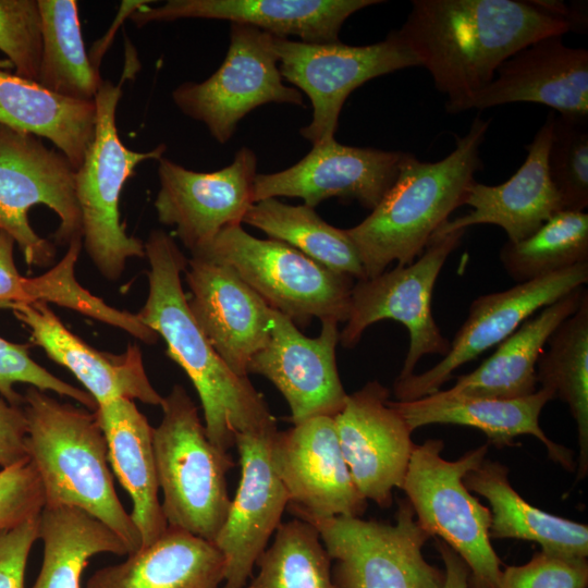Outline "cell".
I'll use <instances>...</instances> for the list:
<instances>
[{
	"instance_id": "6da1fadb",
	"label": "cell",
	"mask_w": 588,
	"mask_h": 588,
	"mask_svg": "<svg viewBox=\"0 0 588 588\" xmlns=\"http://www.w3.org/2000/svg\"><path fill=\"white\" fill-rule=\"evenodd\" d=\"M397 30L448 96L446 111L457 113L510 57L571 29L530 1L414 0Z\"/></svg>"
},
{
	"instance_id": "7a4b0ae2",
	"label": "cell",
	"mask_w": 588,
	"mask_h": 588,
	"mask_svg": "<svg viewBox=\"0 0 588 588\" xmlns=\"http://www.w3.org/2000/svg\"><path fill=\"white\" fill-rule=\"evenodd\" d=\"M144 245L149 264L148 296L136 315L163 339L167 355L192 381L211 443L229 452L237 433L277 430V419L264 395L248 377L230 369L192 315L181 280L187 259L174 238L156 229Z\"/></svg>"
},
{
	"instance_id": "3957f363",
	"label": "cell",
	"mask_w": 588,
	"mask_h": 588,
	"mask_svg": "<svg viewBox=\"0 0 588 588\" xmlns=\"http://www.w3.org/2000/svg\"><path fill=\"white\" fill-rule=\"evenodd\" d=\"M490 121L479 115L456 146L436 162L404 152L400 172L371 213L345 230L359 255L366 279L396 261L406 266L418 258L436 231L463 205L476 171L479 149Z\"/></svg>"
},
{
	"instance_id": "277c9868",
	"label": "cell",
	"mask_w": 588,
	"mask_h": 588,
	"mask_svg": "<svg viewBox=\"0 0 588 588\" xmlns=\"http://www.w3.org/2000/svg\"><path fill=\"white\" fill-rule=\"evenodd\" d=\"M22 406L27 454L39 475L45 505L78 507L111 528L128 554L139 550L142 537L114 490L107 441L95 411L62 403L30 385Z\"/></svg>"
},
{
	"instance_id": "5b68a950",
	"label": "cell",
	"mask_w": 588,
	"mask_h": 588,
	"mask_svg": "<svg viewBox=\"0 0 588 588\" xmlns=\"http://www.w3.org/2000/svg\"><path fill=\"white\" fill-rule=\"evenodd\" d=\"M160 406L152 446L168 527L213 542L231 505L226 474L235 463L211 443L182 385L175 384Z\"/></svg>"
},
{
	"instance_id": "8992f818",
	"label": "cell",
	"mask_w": 588,
	"mask_h": 588,
	"mask_svg": "<svg viewBox=\"0 0 588 588\" xmlns=\"http://www.w3.org/2000/svg\"><path fill=\"white\" fill-rule=\"evenodd\" d=\"M122 79H102L95 97L97 117L94 137L75 171V193L82 219V246L108 280H118L131 258H145L144 242L125 231L120 219V196L138 164L163 157L166 145L135 151L122 143L117 128V109Z\"/></svg>"
},
{
	"instance_id": "52a82bcc",
	"label": "cell",
	"mask_w": 588,
	"mask_h": 588,
	"mask_svg": "<svg viewBox=\"0 0 588 588\" xmlns=\"http://www.w3.org/2000/svg\"><path fill=\"white\" fill-rule=\"evenodd\" d=\"M192 257L229 266L271 308L306 327L313 318L346 322L354 279L336 273L294 247L258 238L241 224L221 230Z\"/></svg>"
},
{
	"instance_id": "ba28073f",
	"label": "cell",
	"mask_w": 588,
	"mask_h": 588,
	"mask_svg": "<svg viewBox=\"0 0 588 588\" xmlns=\"http://www.w3.org/2000/svg\"><path fill=\"white\" fill-rule=\"evenodd\" d=\"M488 446L483 444L456 461H449L441 456L442 440L429 439L416 444L401 488L418 524L466 563L468 588H500L502 574L489 536L490 509L464 483L465 475L486 460Z\"/></svg>"
},
{
	"instance_id": "9c48e42d",
	"label": "cell",
	"mask_w": 588,
	"mask_h": 588,
	"mask_svg": "<svg viewBox=\"0 0 588 588\" xmlns=\"http://www.w3.org/2000/svg\"><path fill=\"white\" fill-rule=\"evenodd\" d=\"M44 205L59 218L56 243L82 240L75 169L41 138L0 124V231L17 245L28 267L50 266L54 245L32 228L29 209Z\"/></svg>"
},
{
	"instance_id": "30bf717a",
	"label": "cell",
	"mask_w": 588,
	"mask_h": 588,
	"mask_svg": "<svg viewBox=\"0 0 588 588\" xmlns=\"http://www.w3.org/2000/svg\"><path fill=\"white\" fill-rule=\"evenodd\" d=\"M302 519L318 529L335 562L339 588H442L444 573L422 555L431 536L407 500L400 502L394 524L351 516Z\"/></svg>"
},
{
	"instance_id": "8fae6325",
	"label": "cell",
	"mask_w": 588,
	"mask_h": 588,
	"mask_svg": "<svg viewBox=\"0 0 588 588\" xmlns=\"http://www.w3.org/2000/svg\"><path fill=\"white\" fill-rule=\"evenodd\" d=\"M273 44L282 78L311 102V122L299 133L313 146L334 138L343 103L354 89L375 77L420 66L399 30L367 46L308 44L278 36Z\"/></svg>"
},
{
	"instance_id": "7c38bea8",
	"label": "cell",
	"mask_w": 588,
	"mask_h": 588,
	"mask_svg": "<svg viewBox=\"0 0 588 588\" xmlns=\"http://www.w3.org/2000/svg\"><path fill=\"white\" fill-rule=\"evenodd\" d=\"M466 230L437 234L422 254L406 266L358 280L351 292L350 314L340 332L343 347L357 345L365 330L381 320L401 322L408 331L409 346L396 379L412 373L425 355L445 356L450 341L439 330L431 311L436 281L448 257L461 244Z\"/></svg>"
},
{
	"instance_id": "4fadbf2b",
	"label": "cell",
	"mask_w": 588,
	"mask_h": 588,
	"mask_svg": "<svg viewBox=\"0 0 588 588\" xmlns=\"http://www.w3.org/2000/svg\"><path fill=\"white\" fill-rule=\"evenodd\" d=\"M273 37L231 23L229 49L219 69L203 82H184L172 91L175 106L204 123L219 144H226L238 122L259 106L304 105L302 94L282 82Z\"/></svg>"
},
{
	"instance_id": "5bb4252c",
	"label": "cell",
	"mask_w": 588,
	"mask_h": 588,
	"mask_svg": "<svg viewBox=\"0 0 588 588\" xmlns=\"http://www.w3.org/2000/svg\"><path fill=\"white\" fill-rule=\"evenodd\" d=\"M588 282V262L517 283L509 290L480 295L452 342L450 351L432 368L396 379V401L406 402L436 393L461 366L499 345L536 311Z\"/></svg>"
},
{
	"instance_id": "9a60e30c",
	"label": "cell",
	"mask_w": 588,
	"mask_h": 588,
	"mask_svg": "<svg viewBox=\"0 0 588 588\" xmlns=\"http://www.w3.org/2000/svg\"><path fill=\"white\" fill-rule=\"evenodd\" d=\"M257 175L255 152L242 147L220 170L197 172L168 159L158 160L159 191L154 206L159 222L173 226L176 237L192 253L221 230L243 222L254 204Z\"/></svg>"
},
{
	"instance_id": "2e32d148",
	"label": "cell",
	"mask_w": 588,
	"mask_h": 588,
	"mask_svg": "<svg viewBox=\"0 0 588 588\" xmlns=\"http://www.w3.org/2000/svg\"><path fill=\"white\" fill-rule=\"evenodd\" d=\"M270 452L295 517H360L365 512L367 500L352 479L333 417L317 416L277 430Z\"/></svg>"
},
{
	"instance_id": "e0dca14e",
	"label": "cell",
	"mask_w": 588,
	"mask_h": 588,
	"mask_svg": "<svg viewBox=\"0 0 588 588\" xmlns=\"http://www.w3.org/2000/svg\"><path fill=\"white\" fill-rule=\"evenodd\" d=\"M338 324L321 320L318 336L308 338L272 308L270 339L250 359L247 373L264 376L281 392L293 425L317 416L334 417L346 402L335 359Z\"/></svg>"
},
{
	"instance_id": "ac0fdd59",
	"label": "cell",
	"mask_w": 588,
	"mask_h": 588,
	"mask_svg": "<svg viewBox=\"0 0 588 588\" xmlns=\"http://www.w3.org/2000/svg\"><path fill=\"white\" fill-rule=\"evenodd\" d=\"M389 390L377 380L347 395L333 417L342 454L352 479L366 499L380 507L392 503L402 488L416 444L412 430L389 401Z\"/></svg>"
},
{
	"instance_id": "d6986e66",
	"label": "cell",
	"mask_w": 588,
	"mask_h": 588,
	"mask_svg": "<svg viewBox=\"0 0 588 588\" xmlns=\"http://www.w3.org/2000/svg\"><path fill=\"white\" fill-rule=\"evenodd\" d=\"M403 157L402 151L347 146L333 138L313 146L303 159L287 169L257 173L253 200L296 197L315 208L335 197L356 200L372 210L396 180Z\"/></svg>"
},
{
	"instance_id": "ffe728a7",
	"label": "cell",
	"mask_w": 588,
	"mask_h": 588,
	"mask_svg": "<svg viewBox=\"0 0 588 588\" xmlns=\"http://www.w3.org/2000/svg\"><path fill=\"white\" fill-rule=\"evenodd\" d=\"M277 430L235 437L241 477L225 520L213 540L225 559L223 588H244L287 509L289 495L270 452Z\"/></svg>"
},
{
	"instance_id": "44dd1931",
	"label": "cell",
	"mask_w": 588,
	"mask_h": 588,
	"mask_svg": "<svg viewBox=\"0 0 588 588\" xmlns=\"http://www.w3.org/2000/svg\"><path fill=\"white\" fill-rule=\"evenodd\" d=\"M184 272L199 328L230 369L247 377L250 359L270 339L272 308L229 266L191 257Z\"/></svg>"
},
{
	"instance_id": "7402d4cb",
	"label": "cell",
	"mask_w": 588,
	"mask_h": 588,
	"mask_svg": "<svg viewBox=\"0 0 588 588\" xmlns=\"http://www.w3.org/2000/svg\"><path fill=\"white\" fill-rule=\"evenodd\" d=\"M380 0H169L145 4L130 19L137 27L179 19L225 20L278 37L295 36L308 44L339 42L344 22Z\"/></svg>"
},
{
	"instance_id": "603a6c76",
	"label": "cell",
	"mask_w": 588,
	"mask_h": 588,
	"mask_svg": "<svg viewBox=\"0 0 588 588\" xmlns=\"http://www.w3.org/2000/svg\"><path fill=\"white\" fill-rule=\"evenodd\" d=\"M11 310L30 342L70 370L97 405L123 397L160 406L163 396L150 383L136 344L120 354L98 351L71 332L46 303L16 304Z\"/></svg>"
},
{
	"instance_id": "cb8c5ba5",
	"label": "cell",
	"mask_w": 588,
	"mask_h": 588,
	"mask_svg": "<svg viewBox=\"0 0 588 588\" xmlns=\"http://www.w3.org/2000/svg\"><path fill=\"white\" fill-rule=\"evenodd\" d=\"M510 102H536L561 115L587 118L588 51L565 46L562 36L542 38L505 60L465 110Z\"/></svg>"
},
{
	"instance_id": "d4e9b609",
	"label": "cell",
	"mask_w": 588,
	"mask_h": 588,
	"mask_svg": "<svg viewBox=\"0 0 588 588\" xmlns=\"http://www.w3.org/2000/svg\"><path fill=\"white\" fill-rule=\"evenodd\" d=\"M554 118V112H549L531 143L525 147L527 157L515 174L494 186L474 181L463 203L473 210L448 220L436 233L446 234L476 224H494L505 231L509 242L515 243L530 236L561 211V200L548 169Z\"/></svg>"
},
{
	"instance_id": "484cf974",
	"label": "cell",
	"mask_w": 588,
	"mask_h": 588,
	"mask_svg": "<svg viewBox=\"0 0 588 588\" xmlns=\"http://www.w3.org/2000/svg\"><path fill=\"white\" fill-rule=\"evenodd\" d=\"M554 397L546 388L511 400L453 396L439 390L418 400L389 403L412 431L432 424L467 426L482 431L498 446L511 445L522 434L534 436L546 445L550 458L571 470L572 452L551 441L539 424L542 408Z\"/></svg>"
},
{
	"instance_id": "4316f807",
	"label": "cell",
	"mask_w": 588,
	"mask_h": 588,
	"mask_svg": "<svg viewBox=\"0 0 588 588\" xmlns=\"http://www.w3.org/2000/svg\"><path fill=\"white\" fill-rule=\"evenodd\" d=\"M95 414L107 441L110 467L132 499L130 515L140 534L142 547L149 546L168 528L158 499L152 427L128 399L98 404Z\"/></svg>"
},
{
	"instance_id": "83f0119b",
	"label": "cell",
	"mask_w": 588,
	"mask_h": 588,
	"mask_svg": "<svg viewBox=\"0 0 588 588\" xmlns=\"http://www.w3.org/2000/svg\"><path fill=\"white\" fill-rule=\"evenodd\" d=\"M225 559L213 542L168 527L151 544L97 569L85 588H218Z\"/></svg>"
},
{
	"instance_id": "f1b7e54d",
	"label": "cell",
	"mask_w": 588,
	"mask_h": 588,
	"mask_svg": "<svg viewBox=\"0 0 588 588\" xmlns=\"http://www.w3.org/2000/svg\"><path fill=\"white\" fill-rule=\"evenodd\" d=\"M587 290L572 291L525 320L495 352L443 392L453 396L511 400L536 391V365L556 327L574 314Z\"/></svg>"
},
{
	"instance_id": "f546056e",
	"label": "cell",
	"mask_w": 588,
	"mask_h": 588,
	"mask_svg": "<svg viewBox=\"0 0 588 588\" xmlns=\"http://www.w3.org/2000/svg\"><path fill=\"white\" fill-rule=\"evenodd\" d=\"M96 117L95 100L68 98L0 69V124L48 139L75 171L94 137Z\"/></svg>"
},
{
	"instance_id": "4dcf8cb0",
	"label": "cell",
	"mask_w": 588,
	"mask_h": 588,
	"mask_svg": "<svg viewBox=\"0 0 588 588\" xmlns=\"http://www.w3.org/2000/svg\"><path fill=\"white\" fill-rule=\"evenodd\" d=\"M507 474L509 469L501 463L483 460L464 477L466 488L490 504V538L534 541L541 551L553 555L587 559V525L531 505L514 490Z\"/></svg>"
},
{
	"instance_id": "1f68e13d",
	"label": "cell",
	"mask_w": 588,
	"mask_h": 588,
	"mask_svg": "<svg viewBox=\"0 0 588 588\" xmlns=\"http://www.w3.org/2000/svg\"><path fill=\"white\" fill-rule=\"evenodd\" d=\"M44 543L41 568L32 588H81L88 561L99 553L127 555L122 539L87 512L69 505H45L38 516Z\"/></svg>"
},
{
	"instance_id": "d6a6232c",
	"label": "cell",
	"mask_w": 588,
	"mask_h": 588,
	"mask_svg": "<svg viewBox=\"0 0 588 588\" xmlns=\"http://www.w3.org/2000/svg\"><path fill=\"white\" fill-rule=\"evenodd\" d=\"M243 222L336 273L357 281L366 279L357 249L346 231L326 222L309 206H293L267 198L254 203Z\"/></svg>"
},
{
	"instance_id": "836d02e7",
	"label": "cell",
	"mask_w": 588,
	"mask_h": 588,
	"mask_svg": "<svg viewBox=\"0 0 588 588\" xmlns=\"http://www.w3.org/2000/svg\"><path fill=\"white\" fill-rule=\"evenodd\" d=\"M537 365V382L568 405L579 442L578 478L588 470V293L578 309L549 336Z\"/></svg>"
},
{
	"instance_id": "e575fe53",
	"label": "cell",
	"mask_w": 588,
	"mask_h": 588,
	"mask_svg": "<svg viewBox=\"0 0 588 588\" xmlns=\"http://www.w3.org/2000/svg\"><path fill=\"white\" fill-rule=\"evenodd\" d=\"M41 59L37 83L77 100L94 101L102 81L86 52L75 0H37Z\"/></svg>"
},
{
	"instance_id": "d590c367",
	"label": "cell",
	"mask_w": 588,
	"mask_h": 588,
	"mask_svg": "<svg viewBox=\"0 0 588 588\" xmlns=\"http://www.w3.org/2000/svg\"><path fill=\"white\" fill-rule=\"evenodd\" d=\"M318 529L295 517L281 523L244 588H339Z\"/></svg>"
},
{
	"instance_id": "8d00e7d4",
	"label": "cell",
	"mask_w": 588,
	"mask_h": 588,
	"mask_svg": "<svg viewBox=\"0 0 588 588\" xmlns=\"http://www.w3.org/2000/svg\"><path fill=\"white\" fill-rule=\"evenodd\" d=\"M500 260L517 283L588 262V215L556 212L527 238L507 241L500 250Z\"/></svg>"
},
{
	"instance_id": "74e56055",
	"label": "cell",
	"mask_w": 588,
	"mask_h": 588,
	"mask_svg": "<svg viewBox=\"0 0 588 588\" xmlns=\"http://www.w3.org/2000/svg\"><path fill=\"white\" fill-rule=\"evenodd\" d=\"M548 169L562 210L584 211L588 206L587 118H554Z\"/></svg>"
},
{
	"instance_id": "f35d334b",
	"label": "cell",
	"mask_w": 588,
	"mask_h": 588,
	"mask_svg": "<svg viewBox=\"0 0 588 588\" xmlns=\"http://www.w3.org/2000/svg\"><path fill=\"white\" fill-rule=\"evenodd\" d=\"M0 51L15 74L37 82L41 59V17L37 0H0Z\"/></svg>"
},
{
	"instance_id": "ab89813d",
	"label": "cell",
	"mask_w": 588,
	"mask_h": 588,
	"mask_svg": "<svg viewBox=\"0 0 588 588\" xmlns=\"http://www.w3.org/2000/svg\"><path fill=\"white\" fill-rule=\"evenodd\" d=\"M16 383H26L42 391H52L70 397L88 409L97 403L85 391L56 377L37 364L29 355V346L10 342L0 336V395L12 405L22 406L23 395L14 389Z\"/></svg>"
},
{
	"instance_id": "60d3db41",
	"label": "cell",
	"mask_w": 588,
	"mask_h": 588,
	"mask_svg": "<svg viewBox=\"0 0 588 588\" xmlns=\"http://www.w3.org/2000/svg\"><path fill=\"white\" fill-rule=\"evenodd\" d=\"M587 559H567L543 551L502 571L500 588H587Z\"/></svg>"
},
{
	"instance_id": "b9f144b4",
	"label": "cell",
	"mask_w": 588,
	"mask_h": 588,
	"mask_svg": "<svg viewBox=\"0 0 588 588\" xmlns=\"http://www.w3.org/2000/svg\"><path fill=\"white\" fill-rule=\"evenodd\" d=\"M44 506V488L29 457L0 470V531L38 516Z\"/></svg>"
},
{
	"instance_id": "7bdbcfd3",
	"label": "cell",
	"mask_w": 588,
	"mask_h": 588,
	"mask_svg": "<svg viewBox=\"0 0 588 588\" xmlns=\"http://www.w3.org/2000/svg\"><path fill=\"white\" fill-rule=\"evenodd\" d=\"M38 516L0 531V588H25L28 555L38 539Z\"/></svg>"
},
{
	"instance_id": "ee69618b",
	"label": "cell",
	"mask_w": 588,
	"mask_h": 588,
	"mask_svg": "<svg viewBox=\"0 0 588 588\" xmlns=\"http://www.w3.org/2000/svg\"><path fill=\"white\" fill-rule=\"evenodd\" d=\"M27 424L23 406L12 405L0 397V466L15 465L28 458Z\"/></svg>"
},
{
	"instance_id": "f6af8a7d",
	"label": "cell",
	"mask_w": 588,
	"mask_h": 588,
	"mask_svg": "<svg viewBox=\"0 0 588 588\" xmlns=\"http://www.w3.org/2000/svg\"><path fill=\"white\" fill-rule=\"evenodd\" d=\"M14 240L0 231V309H11L14 305L16 283L20 272L14 260Z\"/></svg>"
},
{
	"instance_id": "bcb514c9",
	"label": "cell",
	"mask_w": 588,
	"mask_h": 588,
	"mask_svg": "<svg viewBox=\"0 0 588 588\" xmlns=\"http://www.w3.org/2000/svg\"><path fill=\"white\" fill-rule=\"evenodd\" d=\"M437 547L445 568L442 588H468L469 571L463 559L442 540H437Z\"/></svg>"
}]
</instances>
